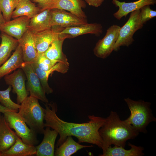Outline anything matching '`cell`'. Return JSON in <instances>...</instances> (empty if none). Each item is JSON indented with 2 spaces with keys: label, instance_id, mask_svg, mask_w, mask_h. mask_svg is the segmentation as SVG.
Masks as SVG:
<instances>
[{
  "label": "cell",
  "instance_id": "cell-4",
  "mask_svg": "<svg viewBox=\"0 0 156 156\" xmlns=\"http://www.w3.org/2000/svg\"><path fill=\"white\" fill-rule=\"evenodd\" d=\"M124 100L130 110L131 114L125 120L138 132L144 133L149 124L156 121L150 108L151 103L142 100H133L129 98Z\"/></svg>",
  "mask_w": 156,
  "mask_h": 156
},
{
  "label": "cell",
  "instance_id": "cell-29",
  "mask_svg": "<svg viewBox=\"0 0 156 156\" xmlns=\"http://www.w3.org/2000/svg\"><path fill=\"white\" fill-rule=\"evenodd\" d=\"M11 89L12 87L9 86L5 90H0V102L5 107L14 112H17L20 105L15 103L10 99V93Z\"/></svg>",
  "mask_w": 156,
  "mask_h": 156
},
{
  "label": "cell",
  "instance_id": "cell-34",
  "mask_svg": "<svg viewBox=\"0 0 156 156\" xmlns=\"http://www.w3.org/2000/svg\"><path fill=\"white\" fill-rule=\"evenodd\" d=\"M10 111L14 112L5 107L0 104V113L4 114L7 112Z\"/></svg>",
  "mask_w": 156,
  "mask_h": 156
},
{
  "label": "cell",
  "instance_id": "cell-19",
  "mask_svg": "<svg viewBox=\"0 0 156 156\" xmlns=\"http://www.w3.org/2000/svg\"><path fill=\"white\" fill-rule=\"evenodd\" d=\"M51 19L50 9L41 11L30 19L28 29L34 34L50 29L51 28Z\"/></svg>",
  "mask_w": 156,
  "mask_h": 156
},
{
  "label": "cell",
  "instance_id": "cell-30",
  "mask_svg": "<svg viewBox=\"0 0 156 156\" xmlns=\"http://www.w3.org/2000/svg\"><path fill=\"white\" fill-rule=\"evenodd\" d=\"M34 62L39 68L44 71L49 70L58 62L49 59L44 53L38 54L36 60Z\"/></svg>",
  "mask_w": 156,
  "mask_h": 156
},
{
  "label": "cell",
  "instance_id": "cell-35",
  "mask_svg": "<svg viewBox=\"0 0 156 156\" xmlns=\"http://www.w3.org/2000/svg\"><path fill=\"white\" fill-rule=\"evenodd\" d=\"M5 22L2 14L1 11H0V27L3 25Z\"/></svg>",
  "mask_w": 156,
  "mask_h": 156
},
{
  "label": "cell",
  "instance_id": "cell-1",
  "mask_svg": "<svg viewBox=\"0 0 156 156\" xmlns=\"http://www.w3.org/2000/svg\"><path fill=\"white\" fill-rule=\"evenodd\" d=\"M44 105L45 127H48L56 130L60 136L56 145V148L61 145L67 137L73 136L77 138L79 143L92 144L102 148V140L99 130L105 121L106 118L89 115V120L86 122H68L61 119L57 115L56 104L46 103Z\"/></svg>",
  "mask_w": 156,
  "mask_h": 156
},
{
  "label": "cell",
  "instance_id": "cell-36",
  "mask_svg": "<svg viewBox=\"0 0 156 156\" xmlns=\"http://www.w3.org/2000/svg\"><path fill=\"white\" fill-rule=\"evenodd\" d=\"M0 45H1V44H0Z\"/></svg>",
  "mask_w": 156,
  "mask_h": 156
},
{
  "label": "cell",
  "instance_id": "cell-20",
  "mask_svg": "<svg viewBox=\"0 0 156 156\" xmlns=\"http://www.w3.org/2000/svg\"><path fill=\"white\" fill-rule=\"evenodd\" d=\"M0 113V152L9 149L18 137L10 127L3 115Z\"/></svg>",
  "mask_w": 156,
  "mask_h": 156
},
{
  "label": "cell",
  "instance_id": "cell-3",
  "mask_svg": "<svg viewBox=\"0 0 156 156\" xmlns=\"http://www.w3.org/2000/svg\"><path fill=\"white\" fill-rule=\"evenodd\" d=\"M30 128L37 134H43L44 130V108L38 99L28 96L21 103L18 112Z\"/></svg>",
  "mask_w": 156,
  "mask_h": 156
},
{
  "label": "cell",
  "instance_id": "cell-26",
  "mask_svg": "<svg viewBox=\"0 0 156 156\" xmlns=\"http://www.w3.org/2000/svg\"><path fill=\"white\" fill-rule=\"evenodd\" d=\"M0 37V66L9 58L12 51L15 50L18 44V40L5 33L2 32Z\"/></svg>",
  "mask_w": 156,
  "mask_h": 156
},
{
  "label": "cell",
  "instance_id": "cell-6",
  "mask_svg": "<svg viewBox=\"0 0 156 156\" xmlns=\"http://www.w3.org/2000/svg\"><path fill=\"white\" fill-rule=\"evenodd\" d=\"M144 24L141 19L140 10L131 12L128 21L120 27L114 51H118L121 46L128 47L134 41L133 36L134 33L142 29Z\"/></svg>",
  "mask_w": 156,
  "mask_h": 156
},
{
  "label": "cell",
  "instance_id": "cell-32",
  "mask_svg": "<svg viewBox=\"0 0 156 156\" xmlns=\"http://www.w3.org/2000/svg\"><path fill=\"white\" fill-rule=\"evenodd\" d=\"M89 5L98 7L102 4L105 0H83Z\"/></svg>",
  "mask_w": 156,
  "mask_h": 156
},
{
  "label": "cell",
  "instance_id": "cell-5",
  "mask_svg": "<svg viewBox=\"0 0 156 156\" xmlns=\"http://www.w3.org/2000/svg\"><path fill=\"white\" fill-rule=\"evenodd\" d=\"M3 114L10 127L15 131L16 135L24 143L35 146L39 143L37 134L27 127L18 113L10 111Z\"/></svg>",
  "mask_w": 156,
  "mask_h": 156
},
{
  "label": "cell",
  "instance_id": "cell-21",
  "mask_svg": "<svg viewBox=\"0 0 156 156\" xmlns=\"http://www.w3.org/2000/svg\"><path fill=\"white\" fill-rule=\"evenodd\" d=\"M101 25L98 23H87L86 24L64 29L60 33L69 35L71 38L87 34L100 36L103 32Z\"/></svg>",
  "mask_w": 156,
  "mask_h": 156
},
{
  "label": "cell",
  "instance_id": "cell-16",
  "mask_svg": "<svg viewBox=\"0 0 156 156\" xmlns=\"http://www.w3.org/2000/svg\"><path fill=\"white\" fill-rule=\"evenodd\" d=\"M46 127L42 142L38 145L35 146L37 156H55V142L58 133L55 130H51L49 127Z\"/></svg>",
  "mask_w": 156,
  "mask_h": 156
},
{
  "label": "cell",
  "instance_id": "cell-7",
  "mask_svg": "<svg viewBox=\"0 0 156 156\" xmlns=\"http://www.w3.org/2000/svg\"><path fill=\"white\" fill-rule=\"evenodd\" d=\"M120 28L118 25H114L107 29L104 37L98 41L93 49L94 53L96 56L105 59L110 55L114 50Z\"/></svg>",
  "mask_w": 156,
  "mask_h": 156
},
{
  "label": "cell",
  "instance_id": "cell-28",
  "mask_svg": "<svg viewBox=\"0 0 156 156\" xmlns=\"http://www.w3.org/2000/svg\"><path fill=\"white\" fill-rule=\"evenodd\" d=\"M19 0H0V11L6 22L10 20L13 12Z\"/></svg>",
  "mask_w": 156,
  "mask_h": 156
},
{
  "label": "cell",
  "instance_id": "cell-13",
  "mask_svg": "<svg viewBox=\"0 0 156 156\" xmlns=\"http://www.w3.org/2000/svg\"><path fill=\"white\" fill-rule=\"evenodd\" d=\"M64 28L58 26L34 34L35 42L38 54L44 53Z\"/></svg>",
  "mask_w": 156,
  "mask_h": 156
},
{
  "label": "cell",
  "instance_id": "cell-33",
  "mask_svg": "<svg viewBox=\"0 0 156 156\" xmlns=\"http://www.w3.org/2000/svg\"><path fill=\"white\" fill-rule=\"evenodd\" d=\"M33 2L38 3V6L47 4L53 0H30Z\"/></svg>",
  "mask_w": 156,
  "mask_h": 156
},
{
  "label": "cell",
  "instance_id": "cell-25",
  "mask_svg": "<svg viewBox=\"0 0 156 156\" xmlns=\"http://www.w3.org/2000/svg\"><path fill=\"white\" fill-rule=\"evenodd\" d=\"M40 10V8L30 0H21L19 1L13 12L11 18H15L26 16L31 19L39 13Z\"/></svg>",
  "mask_w": 156,
  "mask_h": 156
},
{
  "label": "cell",
  "instance_id": "cell-27",
  "mask_svg": "<svg viewBox=\"0 0 156 156\" xmlns=\"http://www.w3.org/2000/svg\"><path fill=\"white\" fill-rule=\"evenodd\" d=\"M92 145H84L76 142L72 136H68L65 141L56 149L54 152L55 156H70L78 150L84 148L92 147Z\"/></svg>",
  "mask_w": 156,
  "mask_h": 156
},
{
  "label": "cell",
  "instance_id": "cell-12",
  "mask_svg": "<svg viewBox=\"0 0 156 156\" xmlns=\"http://www.w3.org/2000/svg\"><path fill=\"white\" fill-rule=\"evenodd\" d=\"M30 20L26 16L17 17L5 22L0 27V31L19 40L28 30Z\"/></svg>",
  "mask_w": 156,
  "mask_h": 156
},
{
  "label": "cell",
  "instance_id": "cell-15",
  "mask_svg": "<svg viewBox=\"0 0 156 156\" xmlns=\"http://www.w3.org/2000/svg\"><path fill=\"white\" fill-rule=\"evenodd\" d=\"M18 40V44L22 50L24 62L29 63L34 62L38 55L35 42L34 34L28 29Z\"/></svg>",
  "mask_w": 156,
  "mask_h": 156
},
{
  "label": "cell",
  "instance_id": "cell-31",
  "mask_svg": "<svg viewBox=\"0 0 156 156\" xmlns=\"http://www.w3.org/2000/svg\"><path fill=\"white\" fill-rule=\"evenodd\" d=\"M140 10L141 19L144 24L156 16V11L151 9L150 5L144 6Z\"/></svg>",
  "mask_w": 156,
  "mask_h": 156
},
{
  "label": "cell",
  "instance_id": "cell-22",
  "mask_svg": "<svg viewBox=\"0 0 156 156\" xmlns=\"http://www.w3.org/2000/svg\"><path fill=\"white\" fill-rule=\"evenodd\" d=\"M24 62L22 50L18 44L12 55L0 66V79L20 68Z\"/></svg>",
  "mask_w": 156,
  "mask_h": 156
},
{
  "label": "cell",
  "instance_id": "cell-23",
  "mask_svg": "<svg viewBox=\"0 0 156 156\" xmlns=\"http://www.w3.org/2000/svg\"><path fill=\"white\" fill-rule=\"evenodd\" d=\"M36 153L35 146L25 143L18 137L10 148L0 152V156H31L36 155Z\"/></svg>",
  "mask_w": 156,
  "mask_h": 156
},
{
  "label": "cell",
  "instance_id": "cell-17",
  "mask_svg": "<svg viewBox=\"0 0 156 156\" xmlns=\"http://www.w3.org/2000/svg\"><path fill=\"white\" fill-rule=\"evenodd\" d=\"M112 3L118 10L113 14L114 16L117 20H120L123 16H126L129 13L135 10H140L146 5H154L156 0H138L131 2H120L118 0H112Z\"/></svg>",
  "mask_w": 156,
  "mask_h": 156
},
{
  "label": "cell",
  "instance_id": "cell-2",
  "mask_svg": "<svg viewBox=\"0 0 156 156\" xmlns=\"http://www.w3.org/2000/svg\"><path fill=\"white\" fill-rule=\"evenodd\" d=\"M99 132L102 140L103 153L112 144L125 148L127 140L135 138L139 134L125 120H121L117 113L112 111Z\"/></svg>",
  "mask_w": 156,
  "mask_h": 156
},
{
  "label": "cell",
  "instance_id": "cell-18",
  "mask_svg": "<svg viewBox=\"0 0 156 156\" xmlns=\"http://www.w3.org/2000/svg\"><path fill=\"white\" fill-rule=\"evenodd\" d=\"M68 38H71L69 35L60 34L57 38L51 44L47 50L44 53V55L52 60L69 65L68 59L66 55L63 53L62 49L64 40Z\"/></svg>",
  "mask_w": 156,
  "mask_h": 156
},
{
  "label": "cell",
  "instance_id": "cell-11",
  "mask_svg": "<svg viewBox=\"0 0 156 156\" xmlns=\"http://www.w3.org/2000/svg\"><path fill=\"white\" fill-rule=\"evenodd\" d=\"M50 10L51 27L58 26L65 28L88 23L86 19L80 18L66 10L56 8Z\"/></svg>",
  "mask_w": 156,
  "mask_h": 156
},
{
  "label": "cell",
  "instance_id": "cell-10",
  "mask_svg": "<svg viewBox=\"0 0 156 156\" xmlns=\"http://www.w3.org/2000/svg\"><path fill=\"white\" fill-rule=\"evenodd\" d=\"M4 79L6 83L12 87L13 93L17 95V103L20 105L29 94L26 88V77L24 72L21 68H18L12 73L4 76Z\"/></svg>",
  "mask_w": 156,
  "mask_h": 156
},
{
  "label": "cell",
  "instance_id": "cell-14",
  "mask_svg": "<svg viewBox=\"0 0 156 156\" xmlns=\"http://www.w3.org/2000/svg\"><path fill=\"white\" fill-rule=\"evenodd\" d=\"M32 66L38 78L45 93L47 94L52 93L53 90L49 86L48 79L50 75L54 71L63 74L66 73L69 68V65L62 62H57L51 68L47 71H43L39 68L34 62L31 63Z\"/></svg>",
  "mask_w": 156,
  "mask_h": 156
},
{
  "label": "cell",
  "instance_id": "cell-37",
  "mask_svg": "<svg viewBox=\"0 0 156 156\" xmlns=\"http://www.w3.org/2000/svg\"><path fill=\"white\" fill-rule=\"evenodd\" d=\"M19 0V1H20L21 0Z\"/></svg>",
  "mask_w": 156,
  "mask_h": 156
},
{
  "label": "cell",
  "instance_id": "cell-9",
  "mask_svg": "<svg viewBox=\"0 0 156 156\" xmlns=\"http://www.w3.org/2000/svg\"><path fill=\"white\" fill-rule=\"evenodd\" d=\"M38 6L40 9V12L46 9L56 8L68 11L82 18H87L82 10L86 8V4L83 0H53L47 4Z\"/></svg>",
  "mask_w": 156,
  "mask_h": 156
},
{
  "label": "cell",
  "instance_id": "cell-24",
  "mask_svg": "<svg viewBox=\"0 0 156 156\" xmlns=\"http://www.w3.org/2000/svg\"><path fill=\"white\" fill-rule=\"evenodd\" d=\"M128 145L131 147L129 150H126L120 146H109L105 151L100 156H142L144 155L143 151L144 148L137 146L129 142Z\"/></svg>",
  "mask_w": 156,
  "mask_h": 156
},
{
  "label": "cell",
  "instance_id": "cell-8",
  "mask_svg": "<svg viewBox=\"0 0 156 156\" xmlns=\"http://www.w3.org/2000/svg\"><path fill=\"white\" fill-rule=\"evenodd\" d=\"M24 72L27 79L26 86L30 96L35 97L46 103L49 101L40 83L31 63L24 62L21 68Z\"/></svg>",
  "mask_w": 156,
  "mask_h": 156
}]
</instances>
